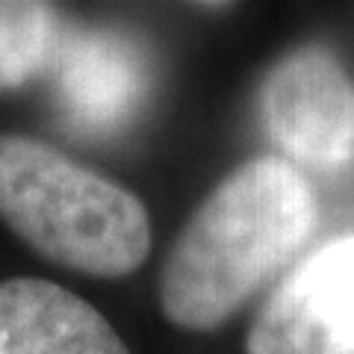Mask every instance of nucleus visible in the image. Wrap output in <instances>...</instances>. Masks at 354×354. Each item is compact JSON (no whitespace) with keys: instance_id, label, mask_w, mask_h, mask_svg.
I'll use <instances>...</instances> for the list:
<instances>
[{"instance_id":"4","label":"nucleus","mask_w":354,"mask_h":354,"mask_svg":"<svg viewBox=\"0 0 354 354\" xmlns=\"http://www.w3.org/2000/svg\"><path fill=\"white\" fill-rule=\"evenodd\" d=\"M245 354H354V236L304 254L272 286Z\"/></svg>"},{"instance_id":"6","label":"nucleus","mask_w":354,"mask_h":354,"mask_svg":"<svg viewBox=\"0 0 354 354\" xmlns=\"http://www.w3.org/2000/svg\"><path fill=\"white\" fill-rule=\"evenodd\" d=\"M62 15L44 0H0V92L48 68L59 48Z\"/></svg>"},{"instance_id":"2","label":"nucleus","mask_w":354,"mask_h":354,"mask_svg":"<svg viewBox=\"0 0 354 354\" xmlns=\"http://www.w3.org/2000/svg\"><path fill=\"white\" fill-rule=\"evenodd\" d=\"M0 221L44 260L104 281L139 272L153 248L136 192L24 133H0Z\"/></svg>"},{"instance_id":"1","label":"nucleus","mask_w":354,"mask_h":354,"mask_svg":"<svg viewBox=\"0 0 354 354\" xmlns=\"http://www.w3.org/2000/svg\"><path fill=\"white\" fill-rule=\"evenodd\" d=\"M319 218L313 183L278 153H260L213 186L165 251L160 313L183 334L225 328L301 260Z\"/></svg>"},{"instance_id":"3","label":"nucleus","mask_w":354,"mask_h":354,"mask_svg":"<svg viewBox=\"0 0 354 354\" xmlns=\"http://www.w3.org/2000/svg\"><path fill=\"white\" fill-rule=\"evenodd\" d=\"M260 118L278 157L295 169L337 171L354 162V80L325 48L307 44L272 65Z\"/></svg>"},{"instance_id":"5","label":"nucleus","mask_w":354,"mask_h":354,"mask_svg":"<svg viewBox=\"0 0 354 354\" xmlns=\"http://www.w3.org/2000/svg\"><path fill=\"white\" fill-rule=\"evenodd\" d=\"M0 354H133L83 295L44 278L0 281Z\"/></svg>"}]
</instances>
